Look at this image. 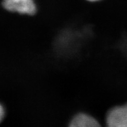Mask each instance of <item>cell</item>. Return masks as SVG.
I'll return each mask as SVG.
<instances>
[{
  "mask_svg": "<svg viewBox=\"0 0 127 127\" xmlns=\"http://www.w3.org/2000/svg\"><path fill=\"white\" fill-rule=\"evenodd\" d=\"M105 120L108 127H127V104L111 109Z\"/></svg>",
  "mask_w": 127,
  "mask_h": 127,
  "instance_id": "7a4b0ae2",
  "label": "cell"
},
{
  "mask_svg": "<svg viewBox=\"0 0 127 127\" xmlns=\"http://www.w3.org/2000/svg\"><path fill=\"white\" fill-rule=\"evenodd\" d=\"M7 114L6 108L4 105L1 103H0V123H1L5 120Z\"/></svg>",
  "mask_w": 127,
  "mask_h": 127,
  "instance_id": "277c9868",
  "label": "cell"
},
{
  "mask_svg": "<svg viewBox=\"0 0 127 127\" xmlns=\"http://www.w3.org/2000/svg\"><path fill=\"white\" fill-rule=\"evenodd\" d=\"M87 1H90V2H95V1H99V0H87Z\"/></svg>",
  "mask_w": 127,
  "mask_h": 127,
  "instance_id": "5b68a950",
  "label": "cell"
},
{
  "mask_svg": "<svg viewBox=\"0 0 127 127\" xmlns=\"http://www.w3.org/2000/svg\"><path fill=\"white\" fill-rule=\"evenodd\" d=\"M69 127H98L99 121L89 113L78 112L71 117L68 122Z\"/></svg>",
  "mask_w": 127,
  "mask_h": 127,
  "instance_id": "3957f363",
  "label": "cell"
},
{
  "mask_svg": "<svg viewBox=\"0 0 127 127\" xmlns=\"http://www.w3.org/2000/svg\"><path fill=\"white\" fill-rule=\"evenodd\" d=\"M2 6L10 13L30 17L35 15L38 9L34 0H2Z\"/></svg>",
  "mask_w": 127,
  "mask_h": 127,
  "instance_id": "6da1fadb",
  "label": "cell"
}]
</instances>
